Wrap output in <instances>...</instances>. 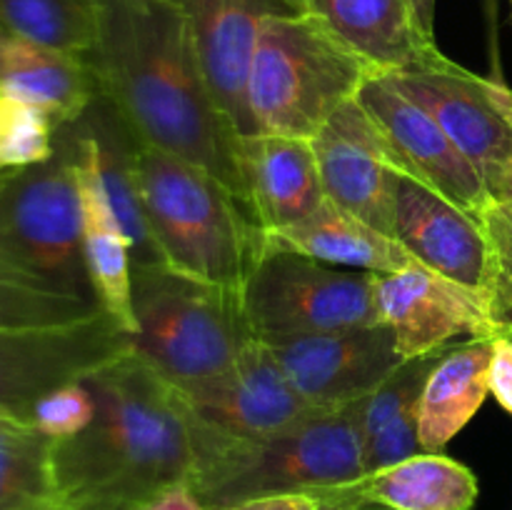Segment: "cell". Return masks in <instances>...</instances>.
<instances>
[{
    "mask_svg": "<svg viewBox=\"0 0 512 510\" xmlns=\"http://www.w3.org/2000/svg\"><path fill=\"white\" fill-rule=\"evenodd\" d=\"M323 510H365L363 503L355 498L353 488L345 485V488H335L330 490V500L325 503Z\"/></svg>",
    "mask_w": 512,
    "mask_h": 510,
    "instance_id": "cell-35",
    "label": "cell"
},
{
    "mask_svg": "<svg viewBox=\"0 0 512 510\" xmlns=\"http://www.w3.org/2000/svg\"><path fill=\"white\" fill-rule=\"evenodd\" d=\"M130 350L133 333L105 310L70 323L0 325V413L30 425L43 395Z\"/></svg>",
    "mask_w": 512,
    "mask_h": 510,
    "instance_id": "cell-9",
    "label": "cell"
},
{
    "mask_svg": "<svg viewBox=\"0 0 512 510\" xmlns=\"http://www.w3.org/2000/svg\"><path fill=\"white\" fill-rule=\"evenodd\" d=\"M445 350L405 360L388 380L363 400L360 438L365 475L423 453L418 438V408L425 380Z\"/></svg>",
    "mask_w": 512,
    "mask_h": 510,
    "instance_id": "cell-25",
    "label": "cell"
},
{
    "mask_svg": "<svg viewBox=\"0 0 512 510\" xmlns=\"http://www.w3.org/2000/svg\"><path fill=\"white\" fill-rule=\"evenodd\" d=\"M78 123L93 143L105 193H108L115 215L130 240L133 265L163 263V255L155 245L153 230H150L148 215H145L143 188H140L138 175L140 140L103 95H95Z\"/></svg>",
    "mask_w": 512,
    "mask_h": 510,
    "instance_id": "cell-22",
    "label": "cell"
},
{
    "mask_svg": "<svg viewBox=\"0 0 512 510\" xmlns=\"http://www.w3.org/2000/svg\"><path fill=\"white\" fill-rule=\"evenodd\" d=\"M428 110L473 163L493 200L512 198V90L455 60L385 73Z\"/></svg>",
    "mask_w": 512,
    "mask_h": 510,
    "instance_id": "cell-10",
    "label": "cell"
},
{
    "mask_svg": "<svg viewBox=\"0 0 512 510\" xmlns=\"http://www.w3.org/2000/svg\"><path fill=\"white\" fill-rule=\"evenodd\" d=\"M378 70L310 15L273 8L260 23L248 103L255 133L313 140Z\"/></svg>",
    "mask_w": 512,
    "mask_h": 510,
    "instance_id": "cell-6",
    "label": "cell"
},
{
    "mask_svg": "<svg viewBox=\"0 0 512 510\" xmlns=\"http://www.w3.org/2000/svg\"><path fill=\"white\" fill-rule=\"evenodd\" d=\"M75 138V178H78L80 213H83V248L100 308L113 315L123 328L133 333L130 310V273L133 255L130 240L115 215L113 203L105 193L95 150L78 120L70 123Z\"/></svg>",
    "mask_w": 512,
    "mask_h": 510,
    "instance_id": "cell-20",
    "label": "cell"
},
{
    "mask_svg": "<svg viewBox=\"0 0 512 510\" xmlns=\"http://www.w3.org/2000/svg\"><path fill=\"white\" fill-rule=\"evenodd\" d=\"M310 143L318 158L325 200L390 235L395 163L383 130L358 98L335 110Z\"/></svg>",
    "mask_w": 512,
    "mask_h": 510,
    "instance_id": "cell-16",
    "label": "cell"
},
{
    "mask_svg": "<svg viewBox=\"0 0 512 510\" xmlns=\"http://www.w3.org/2000/svg\"><path fill=\"white\" fill-rule=\"evenodd\" d=\"M358 103L383 130L395 168L433 188L460 208L480 215L490 205L483 178L438 120L410 100L385 73L360 88Z\"/></svg>",
    "mask_w": 512,
    "mask_h": 510,
    "instance_id": "cell-12",
    "label": "cell"
},
{
    "mask_svg": "<svg viewBox=\"0 0 512 510\" xmlns=\"http://www.w3.org/2000/svg\"><path fill=\"white\" fill-rule=\"evenodd\" d=\"M250 203L263 233H280L325 203L318 158L310 140L255 133L243 138Z\"/></svg>",
    "mask_w": 512,
    "mask_h": 510,
    "instance_id": "cell-19",
    "label": "cell"
},
{
    "mask_svg": "<svg viewBox=\"0 0 512 510\" xmlns=\"http://www.w3.org/2000/svg\"><path fill=\"white\" fill-rule=\"evenodd\" d=\"M133 510H208V508L200 503V498L193 493V488H190L188 483H180V485H173V488H168L165 493L155 495L153 500H148V503L138 505V508Z\"/></svg>",
    "mask_w": 512,
    "mask_h": 510,
    "instance_id": "cell-34",
    "label": "cell"
},
{
    "mask_svg": "<svg viewBox=\"0 0 512 510\" xmlns=\"http://www.w3.org/2000/svg\"><path fill=\"white\" fill-rule=\"evenodd\" d=\"M95 418V395L85 380H73L50 390L38 400L30 415V425L50 440H68L83 433Z\"/></svg>",
    "mask_w": 512,
    "mask_h": 510,
    "instance_id": "cell-31",
    "label": "cell"
},
{
    "mask_svg": "<svg viewBox=\"0 0 512 510\" xmlns=\"http://www.w3.org/2000/svg\"><path fill=\"white\" fill-rule=\"evenodd\" d=\"M490 358L493 338L465 340L440 355L420 395L418 438L423 453H443L478 413L490 393Z\"/></svg>",
    "mask_w": 512,
    "mask_h": 510,
    "instance_id": "cell-23",
    "label": "cell"
},
{
    "mask_svg": "<svg viewBox=\"0 0 512 510\" xmlns=\"http://www.w3.org/2000/svg\"><path fill=\"white\" fill-rule=\"evenodd\" d=\"M480 220L490 255L485 308L495 335H512V198L490 200Z\"/></svg>",
    "mask_w": 512,
    "mask_h": 510,
    "instance_id": "cell-30",
    "label": "cell"
},
{
    "mask_svg": "<svg viewBox=\"0 0 512 510\" xmlns=\"http://www.w3.org/2000/svg\"><path fill=\"white\" fill-rule=\"evenodd\" d=\"M365 510H470L478 478L443 453H418L350 485Z\"/></svg>",
    "mask_w": 512,
    "mask_h": 510,
    "instance_id": "cell-26",
    "label": "cell"
},
{
    "mask_svg": "<svg viewBox=\"0 0 512 510\" xmlns=\"http://www.w3.org/2000/svg\"><path fill=\"white\" fill-rule=\"evenodd\" d=\"M48 435L0 415V510H60Z\"/></svg>",
    "mask_w": 512,
    "mask_h": 510,
    "instance_id": "cell-27",
    "label": "cell"
},
{
    "mask_svg": "<svg viewBox=\"0 0 512 510\" xmlns=\"http://www.w3.org/2000/svg\"><path fill=\"white\" fill-rule=\"evenodd\" d=\"M488 385L490 395L512 415V335H498V338H493Z\"/></svg>",
    "mask_w": 512,
    "mask_h": 510,
    "instance_id": "cell-32",
    "label": "cell"
},
{
    "mask_svg": "<svg viewBox=\"0 0 512 510\" xmlns=\"http://www.w3.org/2000/svg\"><path fill=\"white\" fill-rule=\"evenodd\" d=\"M330 493H280L245 500L228 510H323Z\"/></svg>",
    "mask_w": 512,
    "mask_h": 510,
    "instance_id": "cell-33",
    "label": "cell"
},
{
    "mask_svg": "<svg viewBox=\"0 0 512 510\" xmlns=\"http://www.w3.org/2000/svg\"><path fill=\"white\" fill-rule=\"evenodd\" d=\"M133 353L178 393L220 378L253 338L238 290L178 273L170 265H133Z\"/></svg>",
    "mask_w": 512,
    "mask_h": 510,
    "instance_id": "cell-7",
    "label": "cell"
},
{
    "mask_svg": "<svg viewBox=\"0 0 512 510\" xmlns=\"http://www.w3.org/2000/svg\"><path fill=\"white\" fill-rule=\"evenodd\" d=\"M375 310L403 360L453 348L463 335L498 338L478 293L415 260L398 273L375 275Z\"/></svg>",
    "mask_w": 512,
    "mask_h": 510,
    "instance_id": "cell-14",
    "label": "cell"
},
{
    "mask_svg": "<svg viewBox=\"0 0 512 510\" xmlns=\"http://www.w3.org/2000/svg\"><path fill=\"white\" fill-rule=\"evenodd\" d=\"M95 418L53 445L60 510H133L193 473L190 423L175 390L130 350L83 378Z\"/></svg>",
    "mask_w": 512,
    "mask_h": 510,
    "instance_id": "cell-2",
    "label": "cell"
},
{
    "mask_svg": "<svg viewBox=\"0 0 512 510\" xmlns=\"http://www.w3.org/2000/svg\"><path fill=\"white\" fill-rule=\"evenodd\" d=\"M138 175L163 263L190 278L240 290L265 248L255 215L208 170L153 145H138Z\"/></svg>",
    "mask_w": 512,
    "mask_h": 510,
    "instance_id": "cell-5",
    "label": "cell"
},
{
    "mask_svg": "<svg viewBox=\"0 0 512 510\" xmlns=\"http://www.w3.org/2000/svg\"><path fill=\"white\" fill-rule=\"evenodd\" d=\"M410 5L423 33L435 40V0H410Z\"/></svg>",
    "mask_w": 512,
    "mask_h": 510,
    "instance_id": "cell-36",
    "label": "cell"
},
{
    "mask_svg": "<svg viewBox=\"0 0 512 510\" xmlns=\"http://www.w3.org/2000/svg\"><path fill=\"white\" fill-rule=\"evenodd\" d=\"M390 235L415 263L485 300L490 255L480 215L460 208L398 168L390 185Z\"/></svg>",
    "mask_w": 512,
    "mask_h": 510,
    "instance_id": "cell-15",
    "label": "cell"
},
{
    "mask_svg": "<svg viewBox=\"0 0 512 510\" xmlns=\"http://www.w3.org/2000/svg\"><path fill=\"white\" fill-rule=\"evenodd\" d=\"M0 293H18L75 318L100 313L83 248L75 138L58 128L53 158L0 175Z\"/></svg>",
    "mask_w": 512,
    "mask_h": 510,
    "instance_id": "cell-3",
    "label": "cell"
},
{
    "mask_svg": "<svg viewBox=\"0 0 512 510\" xmlns=\"http://www.w3.org/2000/svg\"><path fill=\"white\" fill-rule=\"evenodd\" d=\"M238 295L250 333L263 343L380 323L373 273L273 245H265Z\"/></svg>",
    "mask_w": 512,
    "mask_h": 510,
    "instance_id": "cell-8",
    "label": "cell"
},
{
    "mask_svg": "<svg viewBox=\"0 0 512 510\" xmlns=\"http://www.w3.org/2000/svg\"><path fill=\"white\" fill-rule=\"evenodd\" d=\"M0 415H3V413H0Z\"/></svg>",
    "mask_w": 512,
    "mask_h": 510,
    "instance_id": "cell-38",
    "label": "cell"
},
{
    "mask_svg": "<svg viewBox=\"0 0 512 510\" xmlns=\"http://www.w3.org/2000/svg\"><path fill=\"white\" fill-rule=\"evenodd\" d=\"M98 30L85 60L135 138L218 178L250 213L243 135L208 83L190 20L173 0H95ZM258 220V218H255Z\"/></svg>",
    "mask_w": 512,
    "mask_h": 510,
    "instance_id": "cell-1",
    "label": "cell"
},
{
    "mask_svg": "<svg viewBox=\"0 0 512 510\" xmlns=\"http://www.w3.org/2000/svg\"><path fill=\"white\" fill-rule=\"evenodd\" d=\"M190 20L200 63L220 108L243 138L255 135L248 103L250 63L260 23L280 0H173Z\"/></svg>",
    "mask_w": 512,
    "mask_h": 510,
    "instance_id": "cell-17",
    "label": "cell"
},
{
    "mask_svg": "<svg viewBox=\"0 0 512 510\" xmlns=\"http://www.w3.org/2000/svg\"><path fill=\"white\" fill-rule=\"evenodd\" d=\"M0 93L48 110L63 125L88 110L98 83L80 55L40 45L0 25Z\"/></svg>",
    "mask_w": 512,
    "mask_h": 510,
    "instance_id": "cell-21",
    "label": "cell"
},
{
    "mask_svg": "<svg viewBox=\"0 0 512 510\" xmlns=\"http://www.w3.org/2000/svg\"><path fill=\"white\" fill-rule=\"evenodd\" d=\"M175 395L193 428L225 438H263L320 413L290 385L273 350L255 338L220 378Z\"/></svg>",
    "mask_w": 512,
    "mask_h": 510,
    "instance_id": "cell-11",
    "label": "cell"
},
{
    "mask_svg": "<svg viewBox=\"0 0 512 510\" xmlns=\"http://www.w3.org/2000/svg\"><path fill=\"white\" fill-rule=\"evenodd\" d=\"M508 3H510V18H512V0H508Z\"/></svg>",
    "mask_w": 512,
    "mask_h": 510,
    "instance_id": "cell-37",
    "label": "cell"
},
{
    "mask_svg": "<svg viewBox=\"0 0 512 510\" xmlns=\"http://www.w3.org/2000/svg\"><path fill=\"white\" fill-rule=\"evenodd\" d=\"M265 345L290 385L318 410L360 403L405 363L385 323Z\"/></svg>",
    "mask_w": 512,
    "mask_h": 510,
    "instance_id": "cell-13",
    "label": "cell"
},
{
    "mask_svg": "<svg viewBox=\"0 0 512 510\" xmlns=\"http://www.w3.org/2000/svg\"><path fill=\"white\" fill-rule=\"evenodd\" d=\"M363 400L320 410L263 438H225L190 425L188 485L208 510L280 493H330L365 475L360 438Z\"/></svg>",
    "mask_w": 512,
    "mask_h": 510,
    "instance_id": "cell-4",
    "label": "cell"
},
{
    "mask_svg": "<svg viewBox=\"0 0 512 510\" xmlns=\"http://www.w3.org/2000/svg\"><path fill=\"white\" fill-rule=\"evenodd\" d=\"M328 28L378 73L430 68L450 60L423 33L410 0H280Z\"/></svg>",
    "mask_w": 512,
    "mask_h": 510,
    "instance_id": "cell-18",
    "label": "cell"
},
{
    "mask_svg": "<svg viewBox=\"0 0 512 510\" xmlns=\"http://www.w3.org/2000/svg\"><path fill=\"white\" fill-rule=\"evenodd\" d=\"M58 128L60 123L48 110L0 93V175L53 158Z\"/></svg>",
    "mask_w": 512,
    "mask_h": 510,
    "instance_id": "cell-29",
    "label": "cell"
},
{
    "mask_svg": "<svg viewBox=\"0 0 512 510\" xmlns=\"http://www.w3.org/2000/svg\"><path fill=\"white\" fill-rule=\"evenodd\" d=\"M0 25L48 48L85 58L95 45V0H0Z\"/></svg>",
    "mask_w": 512,
    "mask_h": 510,
    "instance_id": "cell-28",
    "label": "cell"
},
{
    "mask_svg": "<svg viewBox=\"0 0 512 510\" xmlns=\"http://www.w3.org/2000/svg\"><path fill=\"white\" fill-rule=\"evenodd\" d=\"M265 245L295 250L338 268L385 275L413 263L403 245L358 215L325 200L315 213L280 233H265Z\"/></svg>",
    "mask_w": 512,
    "mask_h": 510,
    "instance_id": "cell-24",
    "label": "cell"
}]
</instances>
